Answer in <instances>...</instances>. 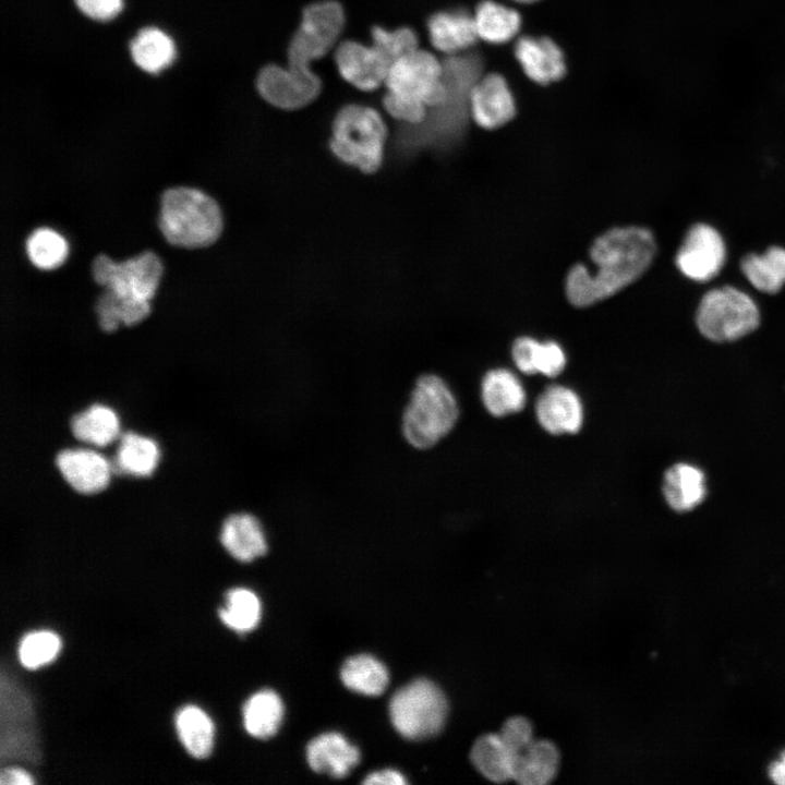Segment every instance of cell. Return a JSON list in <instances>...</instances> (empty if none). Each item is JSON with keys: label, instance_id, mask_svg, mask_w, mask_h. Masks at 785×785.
I'll list each match as a JSON object with an SVG mask.
<instances>
[{"label": "cell", "instance_id": "1", "mask_svg": "<svg viewBox=\"0 0 785 785\" xmlns=\"http://www.w3.org/2000/svg\"><path fill=\"white\" fill-rule=\"evenodd\" d=\"M345 14L336 1H322L303 10L302 21L288 48V67L269 64L257 76L261 96L270 105L293 110L312 102L322 89L312 61L325 56L336 44Z\"/></svg>", "mask_w": 785, "mask_h": 785}, {"label": "cell", "instance_id": "2", "mask_svg": "<svg viewBox=\"0 0 785 785\" xmlns=\"http://www.w3.org/2000/svg\"><path fill=\"white\" fill-rule=\"evenodd\" d=\"M655 253L656 242L649 229L638 226L608 229L590 246L593 269L578 263L568 270L567 300L573 306L587 307L617 294L648 270Z\"/></svg>", "mask_w": 785, "mask_h": 785}, {"label": "cell", "instance_id": "3", "mask_svg": "<svg viewBox=\"0 0 785 785\" xmlns=\"http://www.w3.org/2000/svg\"><path fill=\"white\" fill-rule=\"evenodd\" d=\"M159 229L172 245L196 249L213 244L222 230L216 201L186 186L172 188L160 198Z\"/></svg>", "mask_w": 785, "mask_h": 785}, {"label": "cell", "instance_id": "4", "mask_svg": "<svg viewBox=\"0 0 785 785\" xmlns=\"http://www.w3.org/2000/svg\"><path fill=\"white\" fill-rule=\"evenodd\" d=\"M458 418V401L448 384L438 375L424 374L403 409L402 436L415 449H430L451 432Z\"/></svg>", "mask_w": 785, "mask_h": 785}, {"label": "cell", "instance_id": "5", "mask_svg": "<svg viewBox=\"0 0 785 785\" xmlns=\"http://www.w3.org/2000/svg\"><path fill=\"white\" fill-rule=\"evenodd\" d=\"M386 135V125L375 109L348 105L334 120L330 149L342 162L372 173L383 162Z\"/></svg>", "mask_w": 785, "mask_h": 785}, {"label": "cell", "instance_id": "6", "mask_svg": "<svg viewBox=\"0 0 785 785\" xmlns=\"http://www.w3.org/2000/svg\"><path fill=\"white\" fill-rule=\"evenodd\" d=\"M448 702L442 689L428 679H415L399 688L390 699L389 716L404 738L422 740L444 727Z\"/></svg>", "mask_w": 785, "mask_h": 785}, {"label": "cell", "instance_id": "7", "mask_svg": "<svg viewBox=\"0 0 785 785\" xmlns=\"http://www.w3.org/2000/svg\"><path fill=\"white\" fill-rule=\"evenodd\" d=\"M759 323L757 303L744 291L728 286L708 291L696 313L700 333L716 342L739 339L753 331Z\"/></svg>", "mask_w": 785, "mask_h": 785}, {"label": "cell", "instance_id": "8", "mask_svg": "<svg viewBox=\"0 0 785 785\" xmlns=\"http://www.w3.org/2000/svg\"><path fill=\"white\" fill-rule=\"evenodd\" d=\"M385 84L387 94L427 108L443 105L449 96L444 63L433 53L421 49L395 61Z\"/></svg>", "mask_w": 785, "mask_h": 785}, {"label": "cell", "instance_id": "9", "mask_svg": "<svg viewBox=\"0 0 785 785\" xmlns=\"http://www.w3.org/2000/svg\"><path fill=\"white\" fill-rule=\"evenodd\" d=\"M92 273L97 283L119 297L149 301L157 290L162 265L153 252L123 262L99 255L93 263Z\"/></svg>", "mask_w": 785, "mask_h": 785}, {"label": "cell", "instance_id": "10", "mask_svg": "<svg viewBox=\"0 0 785 785\" xmlns=\"http://www.w3.org/2000/svg\"><path fill=\"white\" fill-rule=\"evenodd\" d=\"M725 258L726 247L721 233L710 225L696 224L677 251L675 264L688 279L705 282L721 271Z\"/></svg>", "mask_w": 785, "mask_h": 785}, {"label": "cell", "instance_id": "11", "mask_svg": "<svg viewBox=\"0 0 785 785\" xmlns=\"http://www.w3.org/2000/svg\"><path fill=\"white\" fill-rule=\"evenodd\" d=\"M469 113L474 123L492 131L509 123L517 113L515 94L498 72L482 74L469 94Z\"/></svg>", "mask_w": 785, "mask_h": 785}, {"label": "cell", "instance_id": "12", "mask_svg": "<svg viewBox=\"0 0 785 785\" xmlns=\"http://www.w3.org/2000/svg\"><path fill=\"white\" fill-rule=\"evenodd\" d=\"M335 61L341 76L362 90H373L385 83L395 62L377 44L369 47L352 40L339 44Z\"/></svg>", "mask_w": 785, "mask_h": 785}, {"label": "cell", "instance_id": "13", "mask_svg": "<svg viewBox=\"0 0 785 785\" xmlns=\"http://www.w3.org/2000/svg\"><path fill=\"white\" fill-rule=\"evenodd\" d=\"M512 52L523 74L538 85L557 83L567 73L565 51L550 36L521 35L516 38Z\"/></svg>", "mask_w": 785, "mask_h": 785}, {"label": "cell", "instance_id": "14", "mask_svg": "<svg viewBox=\"0 0 785 785\" xmlns=\"http://www.w3.org/2000/svg\"><path fill=\"white\" fill-rule=\"evenodd\" d=\"M536 420L553 435L576 434L583 424V406L572 389L552 385L544 389L535 403Z\"/></svg>", "mask_w": 785, "mask_h": 785}, {"label": "cell", "instance_id": "15", "mask_svg": "<svg viewBox=\"0 0 785 785\" xmlns=\"http://www.w3.org/2000/svg\"><path fill=\"white\" fill-rule=\"evenodd\" d=\"M56 466L65 482L82 494L104 490L111 472V466L104 456L86 448L61 450L56 457Z\"/></svg>", "mask_w": 785, "mask_h": 785}, {"label": "cell", "instance_id": "16", "mask_svg": "<svg viewBox=\"0 0 785 785\" xmlns=\"http://www.w3.org/2000/svg\"><path fill=\"white\" fill-rule=\"evenodd\" d=\"M219 540L229 555L241 563L253 561L268 548L262 522L249 512L228 516L222 522Z\"/></svg>", "mask_w": 785, "mask_h": 785}, {"label": "cell", "instance_id": "17", "mask_svg": "<svg viewBox=\"0 0 785 785\" xmlns=\"http://www.w3.org/2000/svg\"><path fill=\"white\" fill-rule=\"evenodd\" d=\"M430 40L440 52L456 56L479 40L473 15L466 9L439 11L427 21Z\"/></svg>", "mask_w": 785, "mask_h": 785}, {"label": "cell", "instance_id": "18", "mask_svg": "<svg viewBox=\"0 0 785 785\" xmlns=\"http://www.w3.org/2000/svg\"><path fill=\"white\" fill-rule=\"evenodd\" d=\"M310 766L317 773L341 778L359 763L360 751L339 733H325L306 747Z\"/></svg>", "mask_w": 785, "mask_h": 785}, {"label": "cell", "instance_id": "19", "mask_svg": "<svg viewBox=\"0 0 785 785\" xmlns=\"http://www.w3.org/2000/svg\"><path fill=\"white\" fill-rule=\"evenodd\" d=\"M173 725L179 742L191 758L203 760L213 753L216 726L202 706L189 703L179 708Z\"/></svg>", "mask_w": 785, "mask_h": 785}, {"label": "cell", "instance_id": "20", "mask_svg": "<svg viewBox=\"0 0 785 785\" xmlns=\"http://www.w3.org/2000/svg\"><path fill=\"white\" fill-rule=\"evenodd\" d=\"M479 40L505 45L518 37L523 26L521 13L496 0H481L472 13Z\"/></svg>", "mask_w": 785, "mask_h": 785}, {"label": "cell", "instance_id": "21", "mask_svg": "<svg viewBox=\"0 0 785 785\" xmlns=\"http://www.w3.org/2000/svg\"><path fill=\"white\" fill-rule=\"evenodd\" d=\"M560 762L557 746L547 739H534L515 756L512 780L522 785H545L558 773Z\"/></svg>", "mask_w": 785, "mask_h": 785}, {"label": "cell", "instance_id": "22", "mask_svg": "<svg viewBox=\"0 0 785 785\" xmlns=\"http://www.w3.org/2000/svg\"><path fill=\"white\" fill-rule=\"evenodd\" d=\"M481 398L488 413L502 418L521 411L527 402L526 390L509 370L494 369L482 378Z\"/></svg>", "mask_w": 785, "mask_h": 785}, {"label": "cell", "instance_id": "23", "mask_svg": "<svg viewBox=\"0 0 785 785\" xmlns=\"http://www.w3.org/2000/svg\"><path fill=\"white\" fill-rule=\"evenodd\" d=\"M663 494L674 510H691L705 496L704 475L693 466L676 463L664 474Z\"/></svg>", "mask_w": 785, "mask_h": 785}, {"label": "cell", "instance_id": "24", "mask_svg": "<svg viewBox=\"0 0 785 785\" xmlns=\"http://www.w3.org/2000/svg\"><path fill=\"white\" fill-rule=\"evenodd\" d=\"M470 760L478 772L494 783L512 780L514 754L498 733H486L476 738Z\"/></svg>", "mask_w": 785, "mask_h": 785}, {"label": "cell", "instance_id": "25", "mask_svg": "<svg viewBox=\"0 0 785 785\" xmlns=\"http://www.w3.org/2000/svg\"><path fill=\"white\" fill-rule=\"evenodd\" d=\"M242 717L244 728L251 736L267 739L280 727L283 717L282 701L270 689L259 690L244 702Z\"/></svg>", "mask_w": 785, "mask_h": 785}, {"label": "cell", "instance_id": "26", "mask_svg": "<svg viewBox=\"0 0 785 785\" xmlns=\"http://www.w3.org/2000/svg\"><path fill=\"white\" fill-rule=\"evenodd\" d=\"M135 64L143 71L156 74L169 67L176 58V46L169 35L157 27L142 28L130 44Z\"/></svg>", "mask_w": 785, "mask_h": 785}, {"label": "cell", "instance_id": "27", "mask_svg": "<svg viewBox=\"0 0 785 785\" xmlns=\"http://www.w3.org/2000/svg\"><path fill=\"white\" fill-rule=\"evenodd\" d=\"M740 268L757 290L776 293L785 286V249L773 245L761 254L750 253L741 259Z\"/></svg>", "mask_w": 785, "mask_h": 785}, {"label": "cell", "instance_id": "28", "mask_svg": "<svg viewBox=\"0 0 785 785\" xmlns=\"http://www.w3.org/2000/svg\"><path fill=\"white\" fill-rule=\"evenodd\" d=\"M71 431L74 437L95 446L113 442L120 431L117 413L109 407L95 403L72 416Z\"/></svg>", "mask_w": 785, "mask_h": 785}, {"label": "cell", "instance_id": "29", "mask_svg": "<svg viewBox=\"0 0 785 785\" xmlns=\"http://www.w3.org/2000/svg\"><path fill=\"white\" fill-rule=\"evenodd\" d=\"M159 449L149 437L128 432L119 442L114 464L123 473L133 476H148L157 467Z\"/></svg>", "mask_w": 785, "mask_h": 785}, {"label": "cell", "instance_id": "30", "mask_svg": "<svg viewBox=\"0 0 785 785\" xmlns=\"http://www.w3.org/2000/svg\"><path fill=\"white\" fill-rule=\"evenodd\" d=\"M340 676L348 689L365 696H379L389 681L385 665L369 654L349 657L341 667Z\"/></svg>", "mask_w": 785, "mask_h": 785}, {"label": "cell", "instance_id": "31", "mask_svg": "<svg viewBox=\"0 0 785 785\" xmlns=\"http://www.w3.org/2000/svg\"><path fill=\"white\" fill-rule=\"evenodd\" d=\"M262 606L257 595L246 588H232L225 594V605L218 608L220 621L229 629L245 633L257 627Z\"/></svg>", "mask_w": 785, "mask_h": 785}, {"label": "cell", "instance_id": "32", "mask_svg": "<svg viewBox=\"0 0 785 785\" xmlns=\"http://www.w3.org/2000/svg\"><path fill=\"white\" fill-rule=\"evenodd\" d=\"M149 301L122 298L106 290L96 302L99 326L110 333L120 324L132 326L143 321L149 313Z\"/></svg>", "mask_w": 785, "mask_h": 785}, {"label": "cell", "instance_id": "33", "mask_svg": "<svg viewBox=\"0 0 785 785\" xmlns=\"http://www.w3.org/2000/svg\"><path fill=\"white\" fill-rule=\"evenodd\" d=\"M63 643L60 635L52 629H33L20 640L16 649L20 664L28 671L46 667L60 656Z\"/></svg>", "mask_w": 785, "mask_h": 785}, {"label": "cell", "instance_id": "34", "mask_svg": "<svg viewBox=\"0 0 785 785\" xmlns=\"http://www.w3.org/2000/svg\"><path fill=\"white\" fill-rule=\"evenodd\" d=\"M26 253L34 266L51 270L67 258L68 243L55 230L43 227L34 230L27 238Z\"/></svg>", "mask_w": 785, "mask_h": 785}, {"label": "cell", "instance_id": "35", "mask_svg": "<svg viewBox=\"0 0 785 785\" xmlns=\"http://www.w3.org/2000/svg\"><path fill=\"white\" fill-rule=\"evenodd\" d=\"M372 38L373 43L384 48L395 61L419 49L418 36L415 32L409 27L388 32L379 26H375L372 29Z\"/></svg>", "mask_w": 785, "mask_h": 785}, {"label": "cell", "instance_id": "36", "mask_svg": "<svg viewBox=\"0 0 785 785\" xmlns=\"http://www.w3.org/2000/svg\"><path fill=\"white\" fill-rule=\"evenodd\" d=\"M498 734L512 752L514 758L534 740L531 722L520 715L507 718Z\"/></svg>", "mask_w": 785, "mask_h": 785}, {"label": "cell", "instance_id": "37", "mask_svg": "<svg viewBox=\"0 0 785 785\" xmlns=\"http://www.w3.org/2000/svg\"><path fill=\"white\" fill-rule=\"evenodd\" d=\"M566 363V353L558 342L540 341L535 359L536 374L555 377L564 371Z\"/></svg>", "mask_w": 785, "mask_h": 785}, {"label": "cell", "instance_id": "38", "mask_svg": "<svg viewBox=\"0 0 785 785\" xmlns=\"http://www.w3.org/2000/svg\"><path fill=\"white\" fill-rule=\"evenodd\" d=\"M540 341L530 336L517 338L511 347L512 361L518 370L528 375L536 374L535 359Z\"/></svg>", "mask_w": 785, "mask_h": 785}, {"label": "cell", "instance_id": "39", "mask_svg": "<svg viewBox=\"0 0 785 785\" xmlns=\"http://www.w3.org/2000/svg\"><path fill=\"white\" fill-rule=\"evenodd\" d=\"M86 16L96 21H108L122 10V0H74Z\"/></svg>", "mask_w": 785, "mask_h": 785}, {"label": "cell", "instance_id": "40", "mask_svg": "<svg viewBox=\"0 0 785 785\" xmlns=\"http://www.w3.org/2000/svg\"><path fill=\"white\" fill-rule=\"evenodd\" d=\"M36 780L26 769L4 768L0 774V785H34Z\"/></svg>", "mask_w": 785, "mask_h": 785}, {"label": "cell", "instance_id": "41", "mask_svg": "<svg viewBox=\"0 0 785 785\" xmlns=\"http://www.w3.org/2000/svg\"><path fill=\"white\" fill-rule=\"evenodd\" d=\"M363 784L366 785H404L407 780L404 776L396 770L386 769L376 771L369 774L364 780Z\"/></svg>", "mask_w": 785, "mask_h": 785}, {"label": "cell", "instance_id": "42", "mask_svg": "<svg viewBox=\"0 0 785 785\" xmlns=\"http://www.w3.org/2000/svg\"><path fill=\"white\" fill-rule=\"evenodd\" d=\"M769 775L774 783L785 785V751L770 765Z\"/></svg>", "mask_w": 785, "mask_h": 785}, {"label": "cell", "instance_id": "43", "mask_svg": "<svg viewBox=\"0 0 785 785\" xmlns=\"http://www.w3.org/2000/svg\"><path fill=\"white\" fill-rule=\"evenodd\" d=\"M510 1L519 3V4L530 5V4L540 2L541 0H510Z\"/></svg>", "mask_w": 785, "mask_h": 785}]
</instances>
